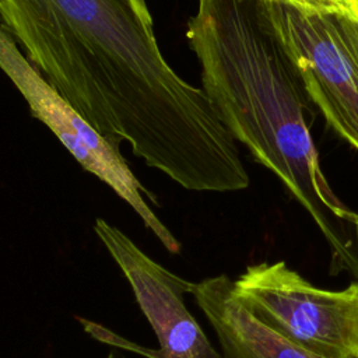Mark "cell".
<instances>
[{"mask_svg":"<svg viewBox=\"0 0 358 358\" xmlns=\"http://www.w3.org/2000/svg\"><path fill=\"white\" fill-rule=\"evenodd\" d=\"M0 13L28 60L115 145L187 190L249 186L236 140L164 57L144 0H0Z\"/></svg>","mask_w":358,"mask_h":358,"instance_id":"6da1fadb","label":"cell"},{"mask_svg":"<svg viewBox=\"0 0 358 358\" xmlns=\"http://www.w3.org/2000/svg\"><path fill=\"white\" fill-rule=\"evenodd\" d=\"M187 42L203 90L232 137L270 169L313 218L333 266L358 275L347 210L331 192L310 136L312 99L266 0H197Z\"/></svg>","mask_w":358,"mask_h":358,"instance_id":"7a4b0ae2","label":"cell"},{"mask_svg":"<svg viewBox=\"0 0 358 358\" xmlns=\"http://www.w3.org/2000/svg\"><path fill=\"white\" fill-rule=\"evenodd\" d=\"M239 301L266 326L322 358H358V280L313 285L285 262L248 264L234 280Z\"/></svg>","mask_w":358,"mask_h":358,"instance_id":"3957f363","label":"cell"},{"mask_svg":"<svg viewBox=\"0 0 358 358\" xmlns=\"http://www.w3.org/2000/svg\"><path fill=\"white\" fill-rule=\"evenodd\" d=\"M266 6L313 105L358 151V20L274 0Z\"/></svg>","mask_w":358,"mask_h":358,"instance_id":"277c9868","label":"cell"},{"mask_svg":"<svg viewBox=\"0 0 358 358\" xmlns=\"http://www.w3.org/2000/svg\"><path fill=\"white\" fill-rule=\"evenodd\" d=\"M0 66L27 101L34 117L52 130L85 171L124 200L169 253H180L182 243L148 206L144 193L152 201L155 199L130 171L119 147L101 134L48 83L4 28L0 32Z\"/></svg>","mask_w":358,"mask_h":358,"instance_id":"5b68a950","label":"cell"},{"mask_svg":"<svg viewBox=\"0 0 358 358\" xmlns=\"http://www.w3.org/2000/svg\"><path fill=\"white\" fill-rule=\"evenodd\" d=\"M94 232L126 277L158 340V350H140L145 358H218L217 347L185 305L194 282L151 259L106 220L96 218Z\"/></svg>","mask_w":358,"mask_h":358,"instance_id":"8992f818","label":"cell"},{"mask_svg":"<svg viewBox=\"0 0 358 358\" xmlns=\"http://www.w3.org/2000/svg\"><path fill=\"white\" fill-rule=\"evenodd\" d=\"M192 296L214 330L218 358H322L262 323L239 301L228 274L194 282Z\"/></svg>","mask_w":358,"mask_h":358,"instance_id":"52a82bcc","label":"cell"},{"mask_svg":"<svg viewBox=\"0 0 358 358\" xmlns=\"http://www.w3.org/2000/svg\"><path fill=\"white\" fill-rule=\"evenodd\" d=\"M274 1L287 3V4L301 7V8H306V10L341 11V13H344L341 0H274Z\"/></svg>","mask_w":358,"mask_h":358,"instance_id":"ba28073f","label":"cell"},{"mask_svg":"<svg viewBox=\"0 0 358 358\" xmlns=\"http://www.w3.org/2000/svg\"><path fill=\"white\" fill-rule=\"evenodd\" d=\"M344 13L358 20V0H341Z\"/></svg>","mask_w":358,"mask_h":358,"instance_id":"9c48e42d","label":"cell"},{"mask_svg":"<svg viewBox=\"0 0 358 358\" xmlns=\"http://www.w3.org/2000/svg\"><path fill=\"white\" fill-rule=\"evenodd\" d=\"M347 218H348V221L351 222L352 229H354V239H355V246H357V253H358V214L350 211L348 215H347ZM357 280H358V278H357Z\"/></svg>","mask_w":358,"mask_h":358,"instance_id":"30bf717a","label":"cell"},{"mask_svg":"<svg viewBox=\"0 0 358 358\" xmlns=\"http://www.w3.org/2000/svg\"><path fill=\"white\" fill-rule=\"evenodd\" d=\"M106 358H119V357H116V355H115V354H113V352H109V354H108V357H106Z\"/></svg>","mask_w":358,"mask_h":358,"instance_id":"8fae6325","label":"cell"}]
</instances>
